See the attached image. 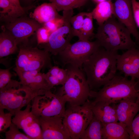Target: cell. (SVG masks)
<instances>
[{"instance_id":"cell-1","label":"cell","mask_w":139,"mask_h":139,"mask_svg":"<svg viewBox=\"0 0 139 139\" xmlns=\"http://www.w3.org/2000/svg\"><path fill=\"white\" fill-rule=\"evenodd\" d=\"M117 52L100 46L83 64L82 70L91 90L102 86L116 75Z\"/></svg>"},{"instance_id":"cell-2","label":"cell","mask_w":139,"mask_h":139,"mask_svg":"<svg viewBox=\"0 0 139 139\" xmlns=\"http://www.w3.org/2000/svg\"><path fill=\"white\" fill-rule=\"evenodd\" d=\"M130 32L113 15L99 25L94 37L100 46L110 51L127 50L136 47Z\"/></svg>"},{"instance_id":"cell-3","label":"cell","mask_w":139,"mask_h":139,"mask_svg":"<svg viewBox=\"0 0 139 139\" xmlns=\"http://www.w3.org/2000/svg\"><path fill=\"white\" fill-rule=\"evenodd\" d=\"M138 82L125 76L116 75L98 91H91L90 97L94 98L92 104L102 102L109 104L125 100L136 102L139 90L136 88Z\"/></svg>"},{"instance_id":"cell-4","label":"cell","mask_w":139,"mask_h":139,"mask_svg":"<svg viewBox=\"0 0 139 139\" xmlns=\"http://www.w3.org/2000/svg\"><path fill=\"white\" fill-rule=\"evenodd\" d=\"M67 80L57 94L62 97L71 106L82 105L90 97L91 90L82 69L68 65Z\"/></svg>"},{"instance_id":"cell-5","label":"cell","mask_w":139,"mask_h":139,"mask_svg":"<svg viewBox=\"0 0 139 139\" xmlns=\"http://www.w3.org/2000/svg\"><path fill=\"white\" fill-rule=\"evenodd\" d=\"M38 95L20 81L11 80L0 89V108L6 109L14 115Z\"/></svg>"},{"instance_id":"cell-6","label":"cell","mask_w":139,"mask_h":139,"mask_svg":"<svg viewBox=\"0 0 139 139\" xmlns=\"http://www.w3.org/2000/svg\"><path fill=\"white\" fill-rule=\"evenodd\" d=\"M93 115L91 101L89 100L82 105H69V107L66 109L63 121L71 139H80Z\"/></svg>"},{"instance_id":"cell-7","label":"cell","mask_w":139,"mask_h":139,"mask_svg":"<svg viewBox=\"0 0 139 139\" xmlns=\"http://www.w3.org/2000/svg\"><path fill=\"white\" fill-rule=\"evenodd\" d=\"M14 68L23 71L41 70L52 66L50 54L48 51L28 45L19 46Z\"/></svg>"},{"instance_id":"cell-8","label":"cell","mask_w":139,"mask_h":139,"mask_svg":"<svg viewBox=\"0 0 139 139\" xmlns=\"http://www.w3.org/2000/svg\"><path fill=\"white\" fill-rule=\"evenodd\" d=\"M100 46L96 40L78 41L70 44L57 55L63 66L70 65L82 70L89 57Z\"/></svg>"},{"instance_id":"cell-9","label":"cell","mask_w":139,"mask_h":139,"mask_svg":"<svg viewBox=\"0 0 139 139\" xmlns=\"http://www.w3.org/2000/svg\"><path fill=\"white\" fill-rule=\"evenodd\" d=\"M66 102L62 97L49 91L44 94L37 95L33 99L31 111L38 117L59 116L63 118Z\"/></svg>"},{"instance_id":"cell-10","label":"cell","mask_w":139,"mask_h":139,"mask_svg":"<svg viewBox=\"0 0 139 139\" xmlns=\"http://www.w3.org/2000/svg\"><path fill=\"white\" fill-rule=\"evenodd\" d=\"M73 14V10L63 11V24L51 33L47 43L40 45L43 49L51 55L57 56L71 44V40L74 37L70 23Z\"/></svg>"},{"instance_id":"cell-11","label":"cell","mask_w":139,"mask_h":139,"mask_svg":"<svg viewBox=\"0 0 139 139\" xmlns=\"http://www.w3.org/2000/svg\"><path fill=\"white\" fill-rule=\"evenodd\" d=\"M31 102L24 110H18L14 113L12 122L22 130L30 139H42L39 117L31 111Z\"/></svg>"},{"instance_id":"cell-12","label":"cell","mask_w":139,"mask_h":139,"mask_svg":"<svg viewBox=\"0 0 139 139\" xmlns=\"http://www.w3.org/2000/svg\"><path fill=\"white\" fill-rule=\"evenodd\" d=\"M4 24V26L14 37L19 45H28V38L42 26L34 19L25 15Z\"/></svg>"},{"instance_id":"cell-13","label":"cell","mask_w":139,"mask_h":139,"mask_svg":"<svg viewBox=\"0 0 139 139\" xmlns=\"http://www.w3.org/2000/svg\"><path fill=\"white\" fill-rule=\"evenodd\" d=\"M42 139H70L69 132L59 116L39 117Z\"/></svg>"},{"instance_id":"cell-14","label":"cell","mask_w":139,"mask_h":139,"mask_svg":"<svg viewBox=\"0 0 139 139\" xmlns=\"http://www.w3.org/2000/svg\"><path fill=\"white\" fill-rule=\"evenodd\" d=\"M117 70L131 79L139 80V50L134 47L127 50L121 55L118 54Z\"/></svg>"},{"instance_id":"cell-15","label":"cell","mask_w":139,"mask_h":139,"mask_svg":"<svg viewBox=\"0 0 139 139\" xmlns=\"http://www.w3.org/2000/svg\"><path fill=\"white\" fill-rule=\"evenodd\" d=\"M113 5L114 15L139 42V33L134 19L131 0H115Z\"/></svg>"},{"instance_id":"cell-16","label":"cell","mask_w":139,"mask_h":139,"mask_svg":"<svg viewBox=\"0 0 139 139\" xmlns=\"http://www.w3.org/2000/svg\"><path fill=\"white\" fill-rule=\"evenodd\" d=\"M115 107L118 121L126 127L130 126L139 111V103L129 100H122Z\"/></svg>"},{"instance_id":"cell-17","label":"cell","mask_w":139,"mask_h":139,"mask_svg":"<svg viewBox=\"0 0 139 139\" xmlns=\"http://www.w3.org/2000/svg\"><path fill=\"white\" fill-rule=\"evenodd\" d=\"M92 109L94 116L102 123L106 124L118 121L115 104L111 106L102 102L92 103Z\"/></svg>"},{"instance_id":"cell-18","label":"cell","mask_w":139,"mask_h":139,"mask_svg":"<svg viewBox=\"0 0 139 139\" xmlns=\"http://www.w3.org/2000/svg\"><path fill=\"white\" fill-rule=\"evenodd\" d=\"M31 7L20 8L8 0H0V20L4 23L12 21L25 15Z\"/></svg>"},{"instance_id":"cell-19","label":"cell","mask_w":139,"mask_h":139,"mask_svg":"<svg viewBox=\"0 0 139 139\" xmlns=\"http://www.w3.org/2000/svg\"><path fill=\"white\" fill-rule=\"evenodd\" d=\"M54 5L51 3H45L37 7L30 17L42 25L43 24L56 18H61Z\"/></svg>"},{"instance_id":"cell-20","label":"cell","mask_w":139,"mask_h":139,"mask_svg":"<svg viewBox=\"0 0 139 139\" xmlns=\"http://www.w3.org/2000/svg\"><path fill=\"white\" fill-rule=\"evenodd\" d=\"M0 33V58L15 53L18 50V44L11 33L4 27H2Z\"/></svg>"},{"instance_id":"cell-21","label":"cell","mask_w":139,"mask_h":139,"mask_svg":"<svg viewBox=\"0 0 139 139\" xmlns=\"http://www.w3.org/2000/svg\"><path fill=\"white\" fill-rule=\"evenodd\" d=\"M103 139H129L126 126L119 122L102 123Z\"/></svg>"},{"instance_id":"cell-22","label":"cell","mask_w":139,"mask_h":139,"mask_svg":"<svg viewBox=\"0 0 139 139\" xmlns=\"http://www.w3.org/2000/svg\"><path fill=\"white\" fill-rule=\"evenodd\" d=\"M91 12L93 19L101 25L114 15L113 3L111 0L104 1L97 4Z\"/></svg>"},{"instance_id":"cell-23","label":"cell","mask_w":139,"mask_h":139,"mask_svg":"<svg viewBox=\"0 0 139 139\" xmlns=\"http://www.w3.org/2000/svg\"><path fill=\"white\" fill-rule=\"evenodd\" d=\"M45 76L49 85L53 88L55 86L63 85L68 76L67 68H60L57 66H52L45 73Z\"/></svg>"},{"instance_id":"cell-24","label":"cell","mask_w":139,"mask_h":139,"mask_svg":"<svg viewBox=\"0 0 139 139\" xmlns=\"http://www.w3.org/2000/svg\"><path fill=\"white\" fill-rule=\"evenodd\" d=\"M102 124L94 115L88 125L81 135V139H102Z\"/></svg>"},{"instance_id":"cell-25","label":"cell","mask_w":139,"mask_h":139,"mask_svg":"<svg viewBox=\"0 0 139 139\" xmlns=\"http://www.w3.org/2000/svg\"><path fill=\"white\" fill-rule=\"evenodd\" d=\"M57 11L73 10L85 5L88 0H48Z\"/></svg>"},{"instance_id":"cell-26","label":"cell","mask_w":139,"mask_h":139,"mask_svg":"<svg viewBox=\"0 0 139 139\" xmlns=\"http://www.w3.org/2000/svg\"><path fill=\"white\" fill-rule=\"evenodd\" d=\"M93 17L91 12H85L79 40H90L93 35Z\"/></svg>"},{"instance_id":"cell-27","label":"cell","mask_w":139,"mask_h":139,"mask_svg":"<svg viewBox=\"0 0 139 139\" xmlns=\"http://www.w3.org/2000/svg\"><path fill=\"white\" fill-rule=\"evenodd\" d=\"M85 12H80L74 16L70 19V23L74 36L79 38L80 37Z\"/></svg>"},{"instance_id":"cell-28","label":"cell","mask_w":139,"mask_h":139,"mask_svg":"<svg viewBox=\"0 0 139 139\" xmlns=\"http://www.w3.org/2000/svg\"><path fill=\"white\" fill-rule=\"evenodd\" d=\"M13 114L9 112L5 113L4 109L0 108V133H5L12 123Z\"/></svg>"},{"instance_id":"cell-29","label":"cell","mask_w":139,"mask_h":139,"mask_svg":"<svg viewBox=\"0 0 139 139\" xmlns=\"http://www.w3.org/2000/svg\"><path fill=\"white\" fill-rule=\"evenodd\" d=\"M19 128L12 122L9 129L5 132V139H30L26 134L21 132Z\"/></svg>"},{"instance_id":"cell-30","label":"cell","mask_w":139,"mask_h":139,"mask_svg":"<svg viewBox=\"0 0 139 139\" xmlns=\"http://www.w3.org/2000/svg\"><path fill=\"white\" fill-rule=\"evenodd\" d=\"M126 129L130 139H139V113L135 117L130 126Z\"/></svg>"},{"instance_id":"cell-31","label":"cell","mask_w":139,"mask_h":139,"mask_svg":"<svg viewBox=\"0 0 139 139\" xmlns=\"http://www.w3.org/2000/svg\"><path fill=\"white\" fill-rule=\"evenodd\" d=\"M36 33L38 45L47 43L51 33L48 30L43 26L39 28Z\"/></svg>"},{"instance_id":"cell-32","label":"cell","mask_w":139,"mask_h":139,"mask_svg":"<svg viewBox=\"0 0 139 139\" xmlns=\"http://www.w3.org/2000/svg\"><path fill=\"white\" fill-rule=\"evenodd\" d=\"M64 23V20L62 16V18H56L46 22L43 24L42 26L48 30L51 33L61 27Z\"/></svg>"},{"instance_id":"cell-33","label":"cell","mask_w":139,"mask_h":139,"mask_svg":"<svg viewBox=\"0 0 139 139\" xmlns=\"http://www.w3.org/2000/svg\"><path fill=\"white\" fill-rule=\"evenodd\" d=\"M12 75L9 69H0V89L6 85L11 81Z\"/></svg>"},{"instance_id":"cell-34","label":"cell","mask_w":139,"mask_h":139,"mask_svg":"<svg viewBox=\"0 0 139 139\" xmlns=\"http://www.w3.org/2000/svg\"><path fill=\"white\" fill-rule=\"evenodd\" d=\"M13 70L16 73L20 79V81L21 82L35 76L40 72V71L38 70L27 71H21L14 68H13Z\"/></svg>"},{"instance_id":"cell-35","label":"cell","mask_w":139,"mask_h":139,"mask_svg":"<svg viewBox=\"0 0 139 139\" xmlns=\"http://www.w3.org/2000/svg\"><path fill=\"white\" fill-rule=\"evenodd\" d=\"M134 19L136 24L139 29V2L131 0Z\"/></svg>"},{"instance_id":"cell-36","label":"cell","mask_w":139,"mask_h":139,"mask_svg":"<svg viewBox=\"0 0 139 139\" xmlns=\"http://www.w3.org/2000/svg\"><path fill=\"white\" fill-rule=\"evenodd\" d=\"M41 0H20L21 4L22 3L25 7H33L35 3Z\"/></svg>"},{"instance_id":"cell-37","label":"cell","mask_w":139,"mask_h":139,"mask_svg":"<svg viewBox=\"0 0 139 139\" xmlns=\"http://www.w3.org/2000/svg\"><path fill=\"white\" fill-rule=\"evenodd\" d=\"M11 3L17 6L20 8H23L24 7L22 6L20 0H8Z\"/></svg>"},{"instance_id":"cell-38","label":"cell","mask_w":139,"mask_h":139,"mask_svg":"<svg viewBox=\"0 0 139 139\" xmlns=\"http://www.w3.org/2000/svg\"><path fill=\"white\" fill-rule=\"evenodd\" d=\"M97 4L106 0H92Z\"/></svg>"},{"instance_id":"cell-39","label":"cell","mask_w":139,"mask_h":139,"mask_svg":"<svg viewBox=\"0 0 139 139\" xmlns=\"http://www.w3.org/2000/svg\"><path fill=\"white\" fill-rule=\"evenodd\" d=\"M136 102L137 103H139V95H138V97L137 99H136Z\"/></svg>"},{"instance_id":"cell-40","label":"cell","mask_w":139,"mask_h":139,"mask_svg":"<svg viewBox=\"0 0 139 139\" xmlns=\"http://www.w3.org/2000/svg\"><path fill=\"white\" fill-rule=\"evenodd\" d=\"M137 1H138V2H139V0H137Z\"/></svg>"},{"instance_id":"cell-41","label":"cell","mask_w":139,"mask_h":139,"mask_svg":"<svg viewBox=\"0 0 139 139\" xmlns=\"http://www.w3.org/2000/svg\"><path fill=\"white\" fill-rule=\"evenodd\" d=\"M139 43V41L138 42Z\"/></svg>"}]
</instances>
